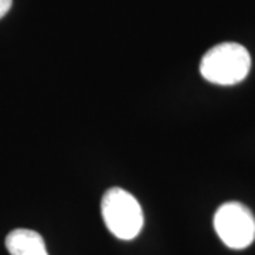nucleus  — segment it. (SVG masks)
Masks as SVG:
<instances>
[{"label": "nucleus", "instance_id": "nucleus-2", "mask_svg": "<svg viewBox=\"0 0 255 255\" xmlns=\"http://www.w3.org/2000/svg\"><path fill=\"white\" fill-rule=\"evenodd\" d=\"M101 213L107 228L115 237L130 241L143 227V211L139 201L129 191L112 187L101 201Z\"/></svg>", "mask_w": 255, "mask_h": 255}, {"label": "nucleus", "instance_id": "nucleus-3", "mask_svg": "<svg viewBox=\"0 0 255 255\" xmlns=\"http://www.w3.org/2000/svg\"><path fill=\"white\" fill-rule=\"evenodd\" d=\"M214 228L220 240L233 250H244L255 240V217L238 201L220 206L214 214Z\"/></svg>", "mask_w": 255, "mask_h": 255}, {"label": "nucleus", "instance_id": "nucleus-1", "mask_svg": "<svg viewBox=\"0 0 255 255\" xmlns=\"http://www.w3.org/2000/svg\"><path fill=\"white\" fill-rule=\"evenodd\" d=\"M251 70V55L238 43H221L203 55L200 73L204 80L217 85H236Z\"/></svg>", "mask_w": 255, "mask_h": 255}, {"label": "nucleus", "instance_id": "nucleus-5", "mask_svg": "<svg viewBox=\"0 0 255 255\" xmlns=\"http://www.w3.org/2000/svg\"><path fill=\"white\" fill-rule=\"evenodd\" d=\"M13 0H0V18H3L11 9Z\"/></svg>", "mask_w": 255, "mask_h": 255}, {"label": "nucleus", "instance_id": "nucleus-4", "mask_svg": "<svg viewBox=\"0 0 255 255\" xmlns=\"http://www.w3.org/2000/svg\"><path fill=\"white\" fill-rule=\"evenodd\" d=\"M6 248L10 255H48L43 237L27 228L10 231L6 237Z\"/></svg>", "mask_w": 255, "mask_h": 255}]
</instances>
